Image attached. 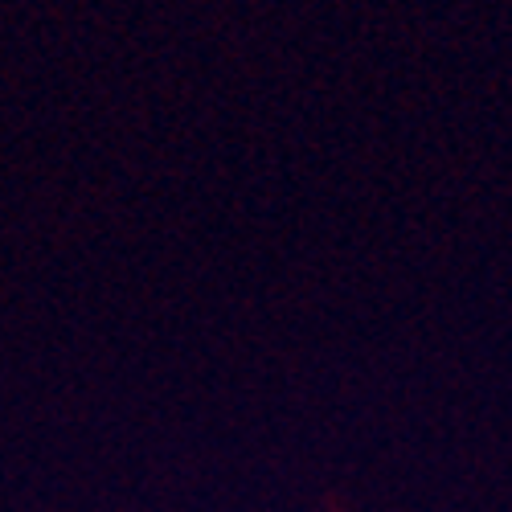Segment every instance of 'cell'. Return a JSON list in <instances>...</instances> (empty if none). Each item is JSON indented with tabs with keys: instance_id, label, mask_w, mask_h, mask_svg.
Segmentation results:
<instances>
[]
</instances>
